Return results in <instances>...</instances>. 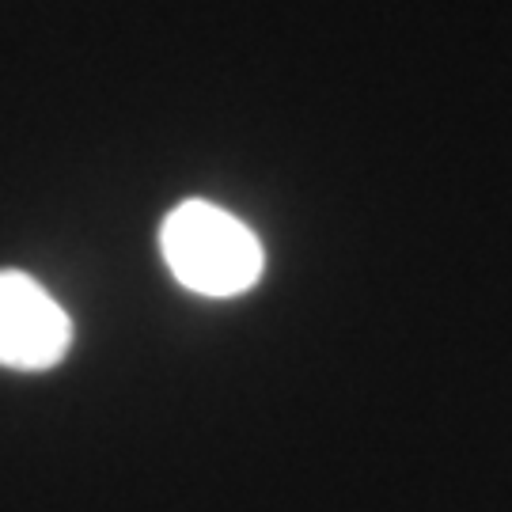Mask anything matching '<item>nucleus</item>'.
Here are the masks:
<instances>
[{"label":"nucleus","mask_w":512,"mask_h":512,"mask_svg":"<svg viewBox=\"0 0 512 512\" xmlns=\"http://www.w3.org/2000/svg\"><path fill=\"white\" fill-rule=\"evenodd\" d=\"M73 346V323L35 277L0 270V365L19 372L54 368Z\"/></svg>","instance_id":"obj_2"},{"label":"nucleus","mask_w":512,"mask_h":512,"mask_svg":"<svg viewBox=\"0 0 512 512\" xmlns=\"http://www.w3.org/2000/svg\"><path fill=\"white\" fill-rule=\"evenodd\" d=\"M160 255L171 277L198 296L228 300L255 289L266 270L258 236L213 202L190 198L160 224Z\"/></svg>","instance_id":"obj_1"}]
</instances>
